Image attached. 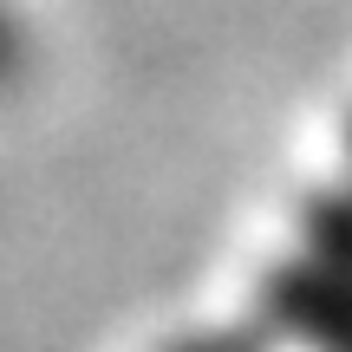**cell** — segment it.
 <instances>
[{
    "mask_svg": "<svg viewBox=\"0 0 352 352\" xmlns=\"http://www.w3.org/2000/svg\"><path fill=\"white\" fill-rule=\"evenodd\" d=\"M20 65V26H13V13H7V0H0V78Z\"/></svg>",
    "mask_w": 352,
    "mask_h": 352,
    "instance_id": "cell-1",
    "label": "cell"
}]
</instances>
